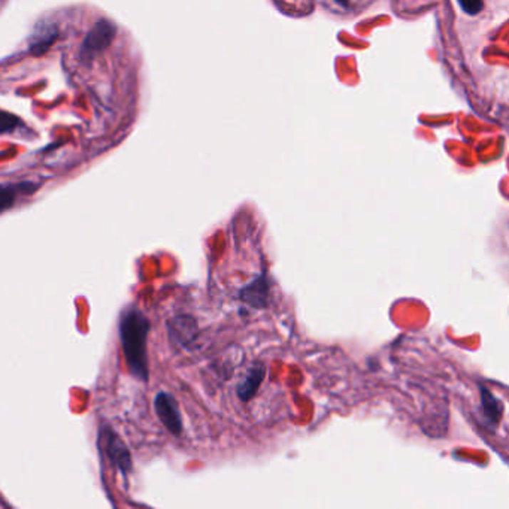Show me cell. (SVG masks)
<instances>
[{
  "label": "cell",
  "instance_id": "6da1fadb",
  "mask_svg": "<svg viewBox=\"0 0 509 509\" xmlns=\"http://www.w3.org/2000/svg\"><path fill=\"white\" fill-rule=\"evenodd\" d=\"M151 330L150 318L135 305L127 307L118 320V336L121 351L129 374L140 381L148 383V335Z\"/></svg>",
  "mask_w": 509,
  "mask_h": 509
},
{
  "label": "cell",
  "instance_id": "7a4b0ae2",
  "mask_svg": "<svg viewBox=\"0 0 509 509\" xmlns=\"http://www.w3.org/2000/svg\"><path fill=\"white\" fill-rule=\"evenodd\" d=\"M98 448L102 460L105 458L110 466L115 468L124 476V480L133 471L130 450L110 424H102L99 427Z\"/></svg>",
  "mask_w": 509,
  "mask_h": 509
},
{
  "label": "cell",
  "instance_id": "3957f363",
  "mask_svg": "<svg viewBox=\"0 0 509 509\" xmlns=\"http://www.w3.org/2000/svg\"><path fill=\"white\" fill-rule=\"evenodd\" d=\"M117 27L114 23H110L105 19L99 20L84 38V42L81 45V54H79L81 56V60L86 63L93 61L113 43Z\"/></svg>",
  "mask_w": 509,
  "mask_h": 509
},
{
  "label": "cell",
  "instance_id": "277c9868",
  "mask_svg": "<svg viewBox=\"0 0 509 509\" xmlns=\"http://www.w3.org/2000/svg\"><path fill=\"white\" fill-rule=\"evenodd\" d=\"M154 411L166 431L180 438L182 435V417L178 402L170 393L158 391L154 397Z\"/></svg>",
  "mask_w": 509,
  "mask_h": 509
},
{
  "label": "cell",
  "instance_id": "5b68a950",
  "mask_svg": "<svg viewBox=\"0 0 509 509\" xmlns=\"http://www.w3.org/2000/svg\"><path fill=\"white\" fill-rule=\"evenodd\" d=\"M166 329L169 341L173 345H178L181 349L192 348V344L200 335L196 318L192 315H177L169 318Z\"/></svg>",
  "mask_w": 509,
  "mask_h": 509
},
{
  "label": "cell",
  "instance_id": "8992f818",
  "mask_svg": "<svg viewBox=\"0 0 509 509\" xmlns=\"http://www.w3.org/2000/svg\"><path fill=\"white\" fill-rule=\"evenodd\" d=\"M237 297L252 308L266 309L270 300V284L266 272H262L256 279H252L237 292Z\"/></svg>",
  "mask_w": 509,
  "mask_h": 509
},
{
  "label": "cell",
  "instance_id": "52a82bcc",
  "mask_svg": "<svg viewBox=\"0 0 509 509\" xmlns=\"http://www.w3.org/2000/svg\"><path fill=\"white\" fill-rule=\"evenodd\" d=\"M264 372H266L264 366L262 363L254 364L248 369L242 383L236 386V396L240 397L241 402L247 403L251 399H254V396L257 394V391L260 390V386L264 381Z\"/></svg>",
  "mask_w": 509,
  "mask_h": 509
},
{
  "label": "cell",
  "instance_id": "ba28073f",
  "mask_svg": "<svg viewBox=\"0 0 509 509\" xmlns=\"http://www.w3.org/2000/svg\"><path fill=\"white\" fill-rule=\"evenodd\" d=\"M38 188L39 185L36 182H30V181L2 185V193H0V210H2V212L8 211L15 205L19 197L34 195Z\"/></svg>",
  "mask_w": 509,
  "mask_h": 509
},
{
  "label": "cell",
  "instance_id": "9c48e42d",
  "mask_svg": "<svg viewBox=\"0 0 509 509\" xmlns=\"http://www.w3.org/2000/svg\"><path fill=\"white\" fill-rule=\"evenodd\" d=\"M56 39H57V31L56 30L50 31V29H48L45 31V34L36 35V38L34 39V42H31V45H30V50L34 54L41 56V54H43L46 50L50 48V46L56 42Z\"/></svg>",
  "mask_w": 509,
  "mask_h": 509
},
{
  "label": "cell",
  "instance_id": "30bf717a",
  "mask_svg": "<svg viewBox=\"0 0 509 509\" xmlns=\"http://www.w3.org/2000/svg\"><path fill=\"white\" fill-rule=\"evenodd\" d=\"M481 396H483V408H484V412H485V416L495 423L499 420L500 417V412H502V408L500 405L496 401V397L490 394L485 389L481 390Z\"/></svg>",
  "mask_w": 509,
  "mask_h": 509
},
{
  "label": "cell",
  "instance_id": "8fae6325",
  "mask_svg": "<svg viewBox=\"0 0 509 509\" xmlns=\"http://www.w3.org/2000/svg\"><path fill=\"white\" fill-rule=\"evenodd\" d=\"M458 5L466 14L476 15V14L481 12V9L484 6V2H483V0H458Z\"/></svg>",
  "mask_w": 509,
  "mask_h": 509
},
{
  "label": "cell",
  "instance_id": "7c38bea8",
  "mask_svg": "<svg viewBox=\"0 0 509 509\" xmlns=\"http://www.w3.org/2000/svg\"><path fill=\"white\" fill-rule=\"evenodd\" d=\"M21 121L12 115V114H8L6 110H4L2 113V133H8L11 130H15V127L20 125Z\"/></svg>",
  "mask_w": 509,
  "mask_h": 509
},
{
  "label": "cell",
  "instance_id": "4fadbf2b",
  "mask_svg": "<svg viewBox=\"0 0 509 509\" xmlns=\"http://www.w3.org/2000/svg\"><path fill=\"white\" fill-rule=\"evenodd\" d=\"M335 2H338L339 5H344V6L348 5V0H335Z\"/></svg>",
  "mask_w": 509,
  "mask_h": 509
}]
</instances>
